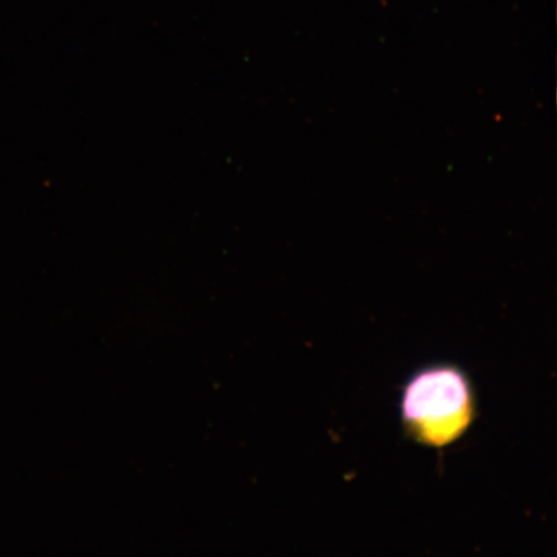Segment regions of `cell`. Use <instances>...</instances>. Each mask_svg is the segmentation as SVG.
I'll return each mask as SVG.
<instances>
[{
  "instance_id": "6da1fadb",
  "label": "cell",
  "mask_w": 557,
  "mask_h": 557,
  "mask_svg": "<svg viewBox=\"0 0 557 557\" xmlns=\"http://www.w3.org/2000/svg\"><path fill=\"white\" fill-rule=\"evenodd\" d=\"M403 423L418 443L445 447L458 441L475 417V396L463 372L435 366L413 375L404 388Z\"/></svg>"
}]
</instances>
